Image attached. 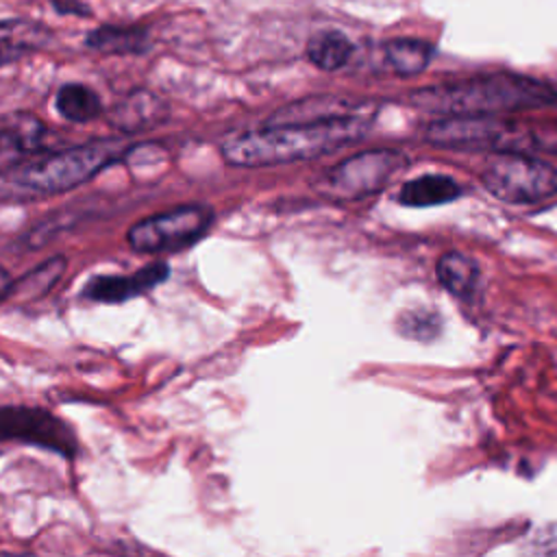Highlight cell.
<instances>
[{"label": "cell", "instance_id": "cell-6", "mask_svg": "<svg viewBox=\"0 0 557 557\" xmlns=\"http://www.w3.org/2000/svg\"><path fill=\"white\" fill-rule=\"evenodd\" d=\"M211 222L213 211L207 205H183L135 222L126 242L135 252H172L200 239Z\"/></svg>", "mask_w": 557, "mask_h": 557}, {"label": "cell", "instance_id": "cell-12", "mask_svg": "<svg viewBox=\"0 0 557 557\" xmlns=\"http://www.w3.org/2000/svg\"><path fill=\"white\" fill-rule=\"evenodd\" d=\"M41 135L44 126L33 115H22L20 122L0 128V174L20 165L39 146Z\"/></svg>", "mask_w": 557, "mask_h": 557}, {"label": "cell", "instance_id": "cell-8", "mask_svg": "<svg viewBox=\"0 0 557 557\" xmlns=\"http://www.w3.org/2000/svg\"><path fill=\"white\" fill-rule=\"evenodd\" d=\"M7 440L37 444L65 457H74L78 450L72 426L39 407H0V442Z\"/></svg>", "mask_w": 557, "mask_h": 557}, {"label": "cell", "instance_id": "cell-18", "mask_svg": "<svg viewBox=\"0 0 557 557\" xmlns=\"http://www.w3.org/2000/svg\"><path fill=\"white\" fill-rule=\"evenodd\" d=\"M433 46L422 39H392L385 44V59L396 74L413 76L420 74L433 59Z\"/></svg>", "mask_w": 557, "mask_h": 557}, {"label": "cell", "instance_id": "cell-13", "mask_svg": "<svg viewBox=\"0 0 557 557\" xmlns=\"http://www.w3.org/2000/svg\"><path fill=\"white\" fill-rule=\"evenodd\" d=\"M461 196V187L455 178L444 176V174H424L418 178L407 181L400 187L398 202L405 207H433V205H444Z\"/></svg>", "mask_w": 557, "mask_h": 557}, {"label": "cell", "instance_id": "cell-7", "mask_svg": "<svg viewBox=\"0 0 557 557\" xmlns=\"http://www.w3.org/2000/svg\"><path fill=\"white\" fill-rule=\"evenodd\" d=\"M407 165L398 150H366L333 165L320 181V189L335 198H361L376 194L389 178Z\"/></svg>", "mask_w": 557, "mask_h": 557}, {"label": "cell", "instance_id": "cell-2", "mask_svg": "<svg viewBox=\"0 0 557 557\" xmlns=\"http://www.w3.org/2000/svg\"><path fill=\"white\" fill-rule=\"evenodd\" d=\"M411 100L429 111L453 115H485L496 111L537 107L555 100L544 85L522 76H485L416 91Z\"/></svg>", "mask_w": 557, "mask_h": 557}, {"label": "cell", "instance_id": "cell-3", "mask_svg": "<svg viewBox=\"0 0 557 557\" xmlns=\"http://www.w3.org/2000/svg\"><path fill=\"white\" fill-rule=\"evenodd\" d=\"M128 146L113 139H100L61 150L4 172V183L26 194H59L94 178L102 168L117 161Z\"/></svg>", "mask_w": 557, "mask_h": 557}, {"label": "cell", "instance_id": "cell-1", "mask_svg": "<svg viewBox=\"0 0 557 557\" xmlns=\"http://www.w3.org/2000/svg\"><path fill=\"white\" fill-rule=\"evenodd\" d=\"M368 131V120L359 113L315 115L296 120H272L261 128L228 137L220 152L237 168H265L315 159L357 141Z\"/></svg>", "mask_w": 557, "mask_h": 557}, {"label": "cell", "instance_id": "cell-14", "mask_svg": "<svg viewBox=\"0 0 557 557\" xmlns=\"http://www.w3.org/2000/svg\"><path fill=\"white\" fill-rule=\"evenodd\" d=\"M163 117H165V104L150 91L131 94L122 104H117V109L113 113L115 126L126 133H135V131L154 126Z\"/></svg>", "mask_w": 557, "mask_h": 557}, {"label": "cell", "instance_id": "cell-15", "mask_svg": "<svg viewBox=\"0 0 557 557\" xmlns=\"http://www.w3.org/2000/svg\"><path fill=\"white\" fill-rule=\"evenodd\" d=\"M352 52H355L352 41L342 30H335V28H326V30L315 33L307 41V50H305L307 59L324 72H333V70L344 67L350 61Z\"/></svg>", "mask_w": 557, "mask_h": 557}, {"label": "cell", "instance_id": "cell-17", "mask_svg": "<svg viewBox=\"0 0 557 557\" xmlns=\"http://www.w3.org/2000/svg\"><path fill=\"white\" fill-rule=\"evenodd\" d=\"M57 111L70 122H89L102 113L100 96L83 83H65L54 98Z\"/></svg>", "mask_w": 557, "mask_h": 557}, {"label": "cell", "instance_id": "cell-10", "mask_svg": "<svg viewBox=\"0 0 557 557\" xmlns=\"http://www.w3.org/2000/svg\"><path fill=\"white\" fill-rule=\"evenodd\" d=\"M48 39L50 30L39 22L0 20V67L44 48Z\"/></svg>", "mask_w": 557, "mask_h": 557}, {"label": "cell", "instance_id": "cell-4", "mask_svg": "<svg viewBox=\"0 0 557 557\" xmlns=\"http://www.w3.org/2000/svg\"><path fill=\"white\" fill-rule=\"evenodd\" d=\"M426 141L446 148H472L496 152H557V124L527 126L476 115L433 122L426 128Z\"/></svg>", "mask_w": 557, "mask_h": 557}, {"label": "cell", "instance_id": "cell-9", "mask_svg": "<svg viewBox=\"0 0 557 557\" xmlns=\"http://www.w3.org/2000/svg\"><path fill=\"white\" fill-rule=\"evenodd\" d=\"M168 276H170V268L163 261L150 263V265H146L133 274H124V276H117V274L94 276L85 283L83 298L117 305V302H124V300H131L135 296L150 292L152 287L161 285Z\"/></svg>", "mask_w": 557, "mask_h": 557}, {"label": "cell", "instance_id": "cell-16", "mask_svg": "<svg viewBox=\"0 0 557 557\" xmlns=\"http://www.w3.org/2000/svg\"><path fill=\"white\" fill-rule=\"evenodd\" d=\"M440 283L457 298H472L479 285V265L461 252H444L437 261Z\"/></svg>", "mask_w": 557, "mask_h": 557}, {"label": "cell", "instance_id": "cell-11", "mask_svg": "<svg viewBox=\"0 0 557 557\" xmlns=\"http://www.w3.org/2000/svg\"><path fill=\"white\" fill-rule=\"evenodd\" d=\"M85 46L104 54H144L150 48V33L144 26L102 24L87 33Z\"/></svg>", "mask_w": 557, "mask_h": 557}, {"label": "cell", "instance_id": "cell-5", "mask_svg": "<svg viewBox=\"0 0 557 557\" xmlns=\"http://www.w3.org/2000/svg\"><path fill=\"white\" fill-rule=\"evenodd\" d=\"M485 189L511 205H537L557 196V168L527 152H498L481 172Z\"/></svg>", "mask_w": 557, "mask_h": 557}, {"label": "cell", "instance_id": "cell-20", "mask_svg": "<svg viewBox=\"0 0 557 557\" xmlns=\"http://www.w3.org/2000/svg\"><path fill=\"white\" fill-rule=\"evenodd\" d=\"M11 283H13L11 274H9L4 268H0V300H4V298H7Z\"/></svg>", "mask_w": 557, "mask_h": 557}, {"label": "cell", "instance_id": "cell-19", "mask_svg": "<svg viewBox=\"0 0 557 557\" xmlns=\"http://www.w3.org/2000/svg\"><path fill=\"white\" fill-rule=\"evenodd\" d=\"M67 261L65 257H52L48 259L44 265H37L35 270H30L28 274H24L22 278L13 281L9 287L7 298H17V300H33L44 296L63 274Z\"/></svg>", "mask_w": 557, "mask_h": 557}]
</instances>
